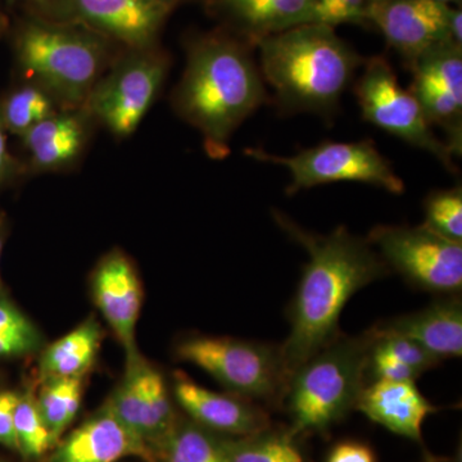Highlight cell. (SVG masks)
<instances>
[{
  "label": "cell",
  "mask_w": 462,
  "mask_h": 462,
  "mask_svg": "<svg viewBox=\"0 0 462 462\" xmlns=\"http://www.w3.org/2000/svg\"><path fill=\"white\" fill-rule=\"evenodd\" d=\"M169 11L153 0H57V12L67 21L89 27L134 51L152 47Z\"/></svg>",
  "instance_id": "13"
},
{
  "label": "cell",
  "mask_w": 462,
  "mask_h": 462,
  "mask_svg": "<svg viewBox=\"0 0 462 462\" xmlns=\"http://www.w3.org/2000/svg\"><path fill=\"white\" fill-rule=\"evenodd\" d=\"M83 394L84 378L42 380L35 401L53 438L54 446L78 415Z\"/></svg>",
  "instance_id": "25"
},
{
  "label": "cell",
  "mask_w": 462,
  "mask_h": 462,
  "mask_svg": "<svg viewBox=\"0 0 462 462\" xmlns=\"http://www.w3.org/2000/svg\"><path fill=\"white\" fill-rule=\"evenodd\" d=\"M410 91L431 126L448 134L455 156L462 147V47L447 41L434 45L410 66Z\"/></svg>",
  "instance_id": "12"
},
{
  "label": "cell",
  "mask_w": 462,
  "mask_h": 462,
  "mask_svg": "<svg viewBox=\"0 0 462 462\" xmlns=\"http://www.w3.org/2000/svg\"><path fill=\"white\" fill-rule=\"evenodd\" d=\"M366 375L367 383L375 382V380L416 382L420 374L398 361L373 338L369 360H367Z\"/></svg>",
  "instance_id": "32"
},
{
  "label": "cell",
  "mask_w": 462,
  "mask_h": 462,
  "mask_svg": "<svg viewBox=\"0 0 462 462\" xmlns=\"http://www.w3.org/2000/svg\"><path fill=\"white\" fill-rule=\"evenodd\" d=\"M44 346L39 328L0 291V358L27 357Z\"/></svg>",
  "instance_id": "26"
},
{
  "label": "cell",
  "mask_w": 462,
  "mask_h": 462,
  "mask_svg": "<svg viewBox=\"0 0 462 462\" xmlns=\"http://www.w3.org/2000/svg\"><path fill=\"white\" fill-rule=\"evenodd\" d=\"M30 2L44 3L45 0H30Z\"/></svg>",
  "instance_id": "40"
},
{
  "label": "cell",
  "mask_w": 462,
  "mask_h": 462,
  "mask_svg": "<svg viewBox=\"0 0 462 462\" xmlns=\"http://www.w3.org/2000/svg\"><path fill=\"white\" fill-rule=\"evenodd\" d=\"M153 2L160 3V5L171 8L172 5H175L176 3L180 2V0H153Z\"/></svg>",
  "instance_id": "37"
},
{
  "label": "cell",
  "mask_w": 462,
  "mask_h": 462,
  "mask_svg": "<svg viewBox=\"0 0 462 462\" xmlns=\"http://www.w3.org/2000/svg\"><path fill=\"white\" fill-rule=\"evenodd\" d=\"M273 217L309 254L302 278L289 307L291 330L281 356L288 380L300 365L340 336L343 310L360 289L387 275L388 267L370 245L346 226L328 236L302 229L273 209Z\"/></svg>",
  "instance_id": "1"
},
{
  "label": "cell",
  "mask_w": 462,
  "mask_h": 462,
  "mask_svg": "<svg viewBox=\"0 0 462 462\" xmlns=\"http://www.w3.org/2000/svg\"><path fill=\"white\" fill-rule=\"evenodd\" d=\"M264 99L263 75L240 42L209 35L191 44L173 106L202 134L209 156L229 153L231 136Z\"/></svg>",
  "instance_id": "2"
},
{
  "label": "cell",
  "mask_w": 462,
  "mask_h": 462,
  "mask_svg": "<svg viewBox=\"0 0 462 462\" xmlns=\"http://www.w3.org/2000/svg\"><path fill=\"white\" fill-rule=\"evenodd\" d=\"M57 102L38 85L21 88L12 94L2 111L3 124L23 136L45 118L57 114Z\"/></svg>",
  "instance_id": "27"
},
{
  "label": "cell",
  "mask_w": 462,
  "mask_h": 462,
  "mask_svg": "<svg viewBox=\"0 0 462 462\" xmlns=\"http://www.w3.org/2000/svg\"><path fill=\"white\" fill-rule=\"evenodd\" d=\"M182 363L194 365L230 393L248 401L278 402L288 376L279 346L229 337H188L175 348Z\"/></svg>",
  "instance_id": "6"
},
{
  "label": "cell",
  "mask_w": 462,
  "mask_h": 462,
  "mask_svg": "<svg viewBox=\"0 0 462 462\" xmlns=\"http://www.w3.org/2000/svg\"><path fill=\"white\" fill-rule=\"evenodd\" d=\"M327 462H376V456L365 443L343 440L330 449Z\"/></svg>",
  "instance_id": "34"
},
{
  "label": "cell",
  "mask_w": 462,
  "mask_h": 462,
  "mask_svg": "<svg viewBox=\"0 0 462 462\" xmlns=\"http://www.w3.org/2000/svg\"><path fill=\"white\" fill-rule=\"evenodd\" d=\"M14 433H16L17 451L26 460H41L42 456L53 448V438L42 420L36 404L35 394L32 392L18 394L14 409Z\"/></svg>",
  "instance_id": "28"
},
{
  "label": "cell",
  "mask_w": 462,
  "mask_h": 462,
  "mask_svg": "<svg viewBox=\"0 0 462 462\" xmlns=\"http://www.w3.org/2000/svg\"><path fill=\"white\" fill-rule=\"evenodd\" d=\"M356 410L383 428L425 448L422 424L438 409L422 396L415 382L367 383L358 397Z\"/></svg>",
  "instance_id": "18"
},
{
  "label": "cell",
  "mask_w": 462,
  "mask_h": 462,
  "mask_svg": "<svg viewBox=\"0 0 462 462\" xmlns=\"http://www.w3.org/2000/svg\"><path fill=\"white\" fill-rule=\"evenodd\" d=\"M149 449L153 462H227L223 437L180 418Z\"/></svg>",
  "instance_id": "23"
},
{
  "label": "cell",
  "mask_w": 462,
  "mask_h": 462,
  "mask_svg": "<svg viewBox=\"0 0 462 462\" xmlns=\"http://www.w3.org/2000/svg\"><path fill=\"white\" fill-rule=\"evenodd\" d=\"M370 2H373V0H369V3H370Z\"/></svg>",
  "instance_id": "42"
},
{
  "label": "cell",
  "mask_w": 462,
  "mask_h": 462,
  "mask_svg": "<svg viewBox=\"0 0 462 462\" xmlns=\"http://www.w3.org/2000/svg\"><path fill=\"white\" fill-rule=\"evenodd\" d=\"M367 242L387 267L413 287L442 296H457L462 289V243L419 226L373 227Z\"/></svg>",
  "instance_id": "9"
},
{
  "label": "cell",
  "mask_w": 462,
  "mask_h": 462,
  "mask_svg": "<svg viewBox=\"0 0 462 462\" xmlns=\"http://www.w3.org/2000/svg\"><path fill=\"white\" fill-rule=\"evenodd\" d=\"M425 226L443 238L462 243V189L437 190L425 200Z\"/></svg>",
  "instance_id": "29"
},
{
  "label": "cell",
  "mask_w": 462,
  "mask_h": 462,
  "mask_svg": "<svg viewBox=\"0 0 462 462\" xmlns=\"http://www.w3.org/2000/svg\"><path fill=\"white\" fill-rule=\"evenodd\" d=\"M355 96L364 120L391 135L428 152L449 171H456L454 151L437 138L418 99L404 90L391 63L384 57L365 62L363 75L355 87Z\"/></svg>",
  "instance_id": "8"
},
{
  "label": "cell",
  "mask_w": 462,
  "mask_h": 462,
  "mask_svg": "<svg viewBox=\"0 0 462 462\" xmlns=\"http://www.w3.org/2000/svg\"><path fill=\"white\" fill-rule=\"evenodd\" d=\"M261 75L284 109L327 115L364 63L336 30L305 23L256 42Z\"/></svg>",
  "instance_id": "3"
},
{
  "label": "cell",
  "mask_w": 462,
  "mask_h": 462,
  "mask_svg": "<svg viewBox=\"0 0 462 462\" xmlns=\"http://www.w3.org/2000/svg\"><path fill=\"white\" fill-rule=\"evenodd\" d=\"M103 330L94 316L42 349L39 378H84L98 357Z\"/></svg>",
  "instance_id": "22"
},
{
  "label": "cell",
  "mask_w": 462,
  "mask_h": 462,
  "mask_svg": "<svg viewBox=\"0 0 462 462\" xmlns=\"http://www.w3.org/2000/svg\"><path fill=\"white\" fill-rule=\"evenodd\" d=\"M245 154L258 162L285 167L291 173L288 196L338 181L365 182L392 194L404 191L402 179L372 141L324 142L291 157L261 148H249Z\"/></svg>",
  "instance_id": "7"
},
{
  "label": "cell",
  "mask_w": 462,
  "mask_h": 462,
  "mask_svg": "<svg viewBox=\"0 0 462 462\" xmlns=\"http://www.w3.org/2000/svg\"><path fill=\"white\" fill-rule=\"evenodd\" d=\"M374 340L382 346L385 351L389 352L398 361L411 367L419 374L428 372L433 369L438 364L440 363L439 358L428 352L427 349L422 348L418 343L412 340L402 338V337L396 336H374V334L367 331Z\"/></svg>",
  "instance_id": "31"
},
{
  "label": "cell",
  "mask_w": 462,
  "mask_h": 462,
  "mask_svg": "<svg viewBox=\"0 0 462 462\" xmlns=\"http://www.w3.org/2000/svg\"><path fill=\"white\" fill-rule=\"evenodd\" d=\"M369 0H318L311 23L336 26L366 23Z\"/></svg>",
  "instance_id": "30"
},
{
  "label": "cell",
  "mask_w": 462,
  "mask_h": 462,
  "mask_svg": "<svg viewBox=\"0 0 462 462\" xmlns=\"http://www.w3.org/2000/svg\"><path fill=\"white\" fill-rule=\"evenodd\" d=\"M434 2L443 3V5H451V3L460 2V0H434Z\"/></svg>",
  "instance_id": "38"
},
{
  "label": "cell",
  "mask_w": 462,
  "mask_h": 462,
  "mask_svg": "<svg viewBox=\"0 0 462 462\" xmlns=\"http://www.w3.org/2000/svg\"><path fill=\"white\" fill-rule=\"evenodd\" d=\"M167 69L169 60L162 54L134 51L99 79L85 103L88 112L117 138L133 135L160 94Z\"/></svg>",
  "instance_id": "10"
},
{
  "label": "cell",
  "mask_w": 462,
  "mask_h": 462,
  "mask_svg": "<svg viewBox=\"0 0 462 462\" xmlns=\"http://www.w3.org/2000/svg\"><path fill=\"white\" fill-rule=\"evenodd\" d=\"M91 296L103 319L123 346L126 357L139 352L136 325L143 305V287L132 260L114 249L94 269Z\"/></svg>",
  "instance_id": "15"
},
{
  "label": "cell",
  "mask_w": 462,
  "mask_h": 462,
  "mask_svg": "<svg viewBox=\"0 0 462 462\" xmlns=\"http://www.w3.org/2000/svg\"><path fill=\"white\" fill-rule=\"evenodd\" d=\"M11 166L12 161L7 151L5 124H3L2 114H0V180H5V179L7 178Z\"/></svg>",
  "instance_id": "36"
},
{
  "label": "cell",
  "mask_w": 462,
  "mask_h": 462,
  "mask_svg": "<svg viewBox=\"0 0 462 462\" xmlns=\"http://www.w3.org/2000/svg\"><path fill=\"white\" fill-rule=\"evenodd\" d=\"M17 53L35 85L69 109L85 106L106 60L98 33L47 23H30L23 30Z\"/></svg>",
  "instance_id": "5"
},
{
  "label": "cell",
  "mask_w": 462,
  "mask_h": 462,
  "mask_svg": "<svg viewBox=\"0 0 462 462\" xmlns=\"http://www.w3.org/2000/svg\"><path fill=\"white\" fill-rule=\"evenodd\" d=\"M16 392H0V445L16 449L17 440L14 433V409L18 401Z\"/></svg>",
  "instance_id": "33"
},
{
  "label": "cell",
  "mask_w": 462,
  "mask_h": 462,
  "mask_svg": "<svg viewBox=\"0 0 462 462\" xmlns=\"http://www.w3.org/2000/svg\"><path fill=\"white\" fill-rule=\"evenodd\" d=\"M373 338H338L291 374L282 401H287L294 436L320 433L356 409L367 384L366 367Z\"/></svg>",
  "instance_id": "4"
},
{
  "label": "cell",
  "mask_w": 462,
  "mask_h": 462,
  "mask_svg": "<svg viewBox=\"0 0 462 462\" xmlns=\"http://www.w3.org/2000/svg\"><path fill=\"white\" fill-rule=\"evenodd\" d=\"M87 129L80 115L57 112L23 134V145L32 165L42 171L65 169L80 156Z\"/></svg>",
  "instance_id": "20"
},
{
  "label": "cell",
  "mask_w": 462,
  "mask_h": 462,
  "mask_svg": "<svg viewBox=\"0 0 462 462\" xmlns=\"http://www.w3.org/2000/svg\"><path fill=\"white\" fill-rule=\"evenodd\" d=\"M367 331L374 336H396L412 340L440 361L461 357L460 297L447 296L431 303L427 309L382 322Z\"/></svg>",
  "instance_id": "19"
},
{
  "label": "cell",
  "mask_w": 462,
  "mask_h": 462,
  "mask_svg": "<svg viewBox=\"0 0 462 462\" xmlns=\"http://www.w3.org/2000/svg\"><path fill=\"white\" fill-rule=\"evenodd\" d=\"M449 38L455 44L462 47V12L461 8H449L448 14Z\"/></svg>",
  "instance_id": "35"
},
{
  "label": "cell",
  "mask_w": 462,
  "mask_h": 462,
  "mask_svg": "<svg viewBox=\"0 0 462 462\" xmlns=\"http://www.w3.org/2000/svg\"><path fill=\"white\" fill-rule=\"evenodd\" d=\"M129 456L153 462L149 447L127 430L105 403L57 443L51 462H117Z\"/></svg>",
  "instance_id": "17"
},
{
  "label": "cell",
  "mask_w": 462,
  "mask_h": 462,
  "mask_svg": "<svg viewBox=\"0 0 462 462\" xmlns=\"http://www.w3.org/2000/svg\"><path fill=\"white\" fill-rule=\"evenodd\" d=\"M242 32L256 42L264 36L311 23L318 0H220Z\"/></svg>",
  "instance_id": "21"
},
{
  "label": "cell",
  "mask_w": 462,
  "mask_h": 462,
  "mask_svg": "<svg viewBox=\"0 0 462 462\" xmlns=\"http://www.w3.org/2000/svg\"><path fill=\"white\" fill-rule=\"evenodd\" d=\"M106 403L148 447L165 437L179 420L165 378L141 352L126 357L123 379Z\"/></svg>",
  "instance_id": "11"
},
{
  "label": "cell",
  "mask_w": 462,
  "mask_h": 462,
  "mask_svg": "<svg viewBox=\"0 0 462 462\" xmlns=\"http://www.w3.org/2000/svg\"><path fill=\"white\" fill-rule=\"evenodd\" d=\"M449 8L451 5L434 0H373L367 7L366 23L376 26L410 67L434 45L452 42Z\"/></svg>",
  "instance_id": "14"
},
{
  "label": "cell",
  "mask_w": 462,
  "mask_h": 462,
  "mask_svg": "<svg viewBox=\"0 0 462 462\" xmlns=\"http://www.w3.org/2000/svg\"><path fill=\"white\" fill-rule=\"evenodd\" d=\"M0 462H7V461L3 460V458H0Z\"/></svg>",
  "instance_id": "41"
},
{
  "label": "cell",
  "mask_w": 462,
  "mask_h": 462,
  "mask_svg": "<svg viewBox=\"0 0 462 462\" xmlns=\"http://www.w3.org/2000/svg\"><path fill=\"white\" fill-rule=\"evenodd\" d=\"M2 249H3V236L0 233V258H2ZM0 291H2V284H0Z\"/></svg>",
  "instance_id": "39"
},
{
  "label": "cell",
  "mask_w": 462,
  "mask_h": 462,
  "mask_svg": "<svg viewBox=\"0 0 462 462\" xmlns=\"http://www.w3.org/2000/svg\"><path fill=\"white\" fill-rule=\"evenodd\" d=\"M291 430L273 427L245 437H223L227 462H307Z\"/></svg>",
  "instance_id": "24"
},
{
  "label": "cell",
  "mask_w": 462,
  "mask_h": 462,
  "mask_svg": "<svg viewBox=\"0 0 462 462\" xmlns=\"http://www.w3.org/2000/svg\"><path fill=\"white\" fill-rule=\"evenodd\" d=\"M172 396L191 421L223 437L252 436L272 427L269 415L252 401L217 393L181 372L173 373Z\"/></svg>",
  "instance_id": "16"
}]
</instances>
